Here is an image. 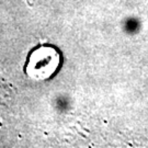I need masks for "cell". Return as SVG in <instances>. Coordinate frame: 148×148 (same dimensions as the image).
Listing matches in <instances>:
<instances>
[{
    "mask_svg": "<svg viewBox=\"0 0 148 148\" xmlns=\"http://www.w3.org/2000/svg\"><path fill=\"white\" fill-rule=\"evenodd\" d=\"M62 66V54L52 45H40L27 55L24 73L35 81H44L52 78Z\"/></svg>",
    "mask_w": 148,
    "mask_h": 148,
    "instance_id": "6da1fadb",
    "label": "cell"
}]
</instances>
